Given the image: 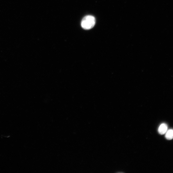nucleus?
I'll return each mask as SVG.
<instances>
[{
    "instance_id": "f03ea898",
    "label": "nucleus",
    "mask_w": 173,
    "mask_h": 173,
    "mask_svg": "<svg viewBox=\"0 0 173 173\" xmlns=\"http://www.w3.org/2000/svg\"><path fill=\"white\" fill-rule=\"evenodd\" d=\"M168 126L165 123L161 124L159 127L158 132L161 135L165 134L168 130Z\"/></svg>"
},
{
    "instance_id": "7ed1b4c3",
    "label": "nucleus",
    "mask_w": 173,
    "mask_h": 173,
    "mask_svg": "<svg viewBox=\"0 0 173 173\" xmlns=\"http://www.w3.org/2000/svg\"><path fill=\"white\" fill-rule=\"evenodd\" d=\"M165 137L168 140H170L173 139V129L168 130L165 133Z\"/></svg>"
},
{
    "instance_id": "f257e3e1",
    "label": "nucleus",
    "mask_w": 173,
    "mask_h": 173,
    "mask_svg": "<svg viewBox=\"0 0 173 173\" xmlns=\"http://www.w3.org/2000/svg\"><path fill=\"white\" fill-rule=\"evenodd\" d=\"M96 23L95 18L92 16L89 15L84 17L81 22V26L85 30H89L93 28Z\"/></svg>"
}]
</instances>
